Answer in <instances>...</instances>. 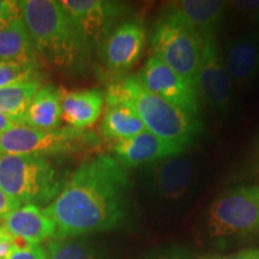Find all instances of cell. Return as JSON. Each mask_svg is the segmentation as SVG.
Returning <instances> with one entry per match:
<instances>
[{
  "label": "cell",
  "instance_id": "cell-1",
  "mask_svg": "<svg viewBox=\"0 0 259 259\" xmlns=\"http://www.w3.org/2000/svg\"><path fill=\"white\" fill-rule=\"evenodd\" d=\"M131 180L112 155L85 158L45 208L57 226L54 239L74 238L119 227L127 215Z\"/></svg>",
  "mask_w": 259,
  "mask_h": 259
},
{
  "label": "cell",
  "instance_id": "cell-2",
  "mask_svg": "<svg viewBox=\"0 0 259 259\" xmlns=\"http://www.w3.org/2000/svg\"><path fill=\"white\" fill-rule=\"evenodd\" d=\"M18 4L37 54L57 69H82L92 47L60 2L21 0Z\"/></svg>",
  "mask_w": 259,
  "mask_h": 259
},
{
  "label": "cell",
  "instance_id": "cell-3",
  "mask_svg": "<svg viewBox=\"0 0 259 259\" xmlns=\"http://www.w3.org/2000/svg\"><path fill=\"white\" fill-rule=\"evenodd\" d=\"M105 97L127 103L149 132L183 147L192 143L202 130L197 116L149 92L137 76H126L111 83Z\"/></svg>",
  "mask_w": 259,
  "mask_h": 259
},
{
  "label": "cell",
  "instance_id": "cell-4",
  "mask_svg": "<svg viewBox=\"0 0 259 259\" xmlns=\"http://www.w3.org/2000/svg\"><path fill=\"white\" fill-rule=\"evenodd\" d=\"M67 179L48 157L0 155V187L19 205H48Z\"/></svg>",
  "mask_w": 259,
  "mask_h": 259
},
{
  "label": "cell",
  "instance_id": "cell-5",
  "mask_svg": "<svg viewBox=\"0 0 259 259\" xmlns=\"http://www.w3.org/2000/svg\"><path fill=\"white\" fill-rule=\"evenodd\" d=\"M150 47L158 60L194 87L202 56L203 37L181 16L168 8L155 23Z\"/></svg>",
  "mask_w": 259,
  "mask_h": 259
},
{
  "label": "cell",
  "instance_id": "cell-6",
  "mask_svg": "<svg viewBox=\"0 0 259 259\" xmlns=\"http://www.w3.org/2000/svg\"><path fill=\"white\" fill-rule=\"evenodd\" d=\"M206 233L213 240L259 236V185L220 194L206 213Z\"/></svg>",
  "mask_w": 259,
  "mask_h": 259
},
{
  "label": "cell",
  "instance_id": "cell-7",
  "mask_svg": "<svg viewBox=\"0 0 259 259\" xmlns=\"http://www.w3.org/2000/svg\"><path fill=\"white\" fill-rule=\"evenodd\" d=\"M97 143L92 132L72 127L38 130L16 125L0 136V155L54 156L79 151Z\"/></svg>",
  "mask_w": 259,
  "mask_h": 259
},
{
  "label": "cell",
  "instance_id": "cell-8",
  "mask_svg": "<svg viewBox=\"0 0 259 259\" xmlns=\"http://www.w3.org/2000/svg\"><path fill=\"white\" fill-rule=\"evenodd\" d=\"M194 89L206 106L225 116L234 103V87L227 72L216 36L203 38L202 56L197 70Z\"/></svg>",
  "mask_w": 259,
  "mask_h": 259
},
{
  "label": "cell",
  "instance_id": "cell-9",
  "mask_svg": "<svg viewBox=\"0 0 259 259\" xmlns=\"http://www.w3.org/2000/svg\"><path fill=\"white\" fill-rule=\"evenodd\" d=\"M147 31L139 19L132 18L115 25L100 44V57L109 72L119 76L137 64L143 54Z\"/></svg>",
  "mask_w": 259,
  "mask_h": 259
},
{
  "label": "cell",
  "instance_id": "cell-10",
  "mask_svg": "<svg viewBox=\"0 0 259 259\" xmlns=\"http://www.w3.org/2000/svg\"><path fill=\"white\" fill-rule=\"evenodd\" d=\"M137 77L149 92L183 111L198 116L199 97L194 87L156 57L148 58Z\"/></svg>",
  "mask_w": 259,
  "mask_h": 259
},
{
  "label": "cell",
  "instance_id": "cell-11",
  "mask_svg": "<svg viewBox=\"0 0 259 259\" xmlns=\"http://www.w3.org/2000/svg\"><path fill=\"white\" fill-rule=\"evenodd\" d=\"M63 8L79 28L90 47L101 44L115 27L118 19L127 12L124 3L107 0H63Z\"/></svg>",
  "mask_w": 259,
  "mask_h": 259
},
{
  "label": "cell",
  "instance_id": "cell-12",
  "mask_svg": "<svg viewBox=\"0 0 259 259\" xmlns=\"http://www.w3.org/2000/svg\"><path fill=\"white\" fill-rule=\"evenodd\" d=\"M186 147L162 139L148 130L132 137L113 141L112 156L122 167L137 168L149 166L164 158L184 153Z\"/></svg>",
  "mask_w": 259,
  "mask_h": 259
},
{
  "label": "cell",
  "instance_id": "cell-13",
  "mask_svg": "<svg viewBox=\"0 0 259 259\" xmlns=\"http://www.w3.org/2000/svg\"><path fill=\"white\" fill-rule=\"evenodd\" d=\"M180 155L148 166L150 187L157 197L169 202L183 199L192 189L196 177L194 162Z\"/></svg>",
  "mask_w": 259,
  "mask_h": 259
},
{
  "label": "cell",
  "instance_id": "cell-14",
  "mask_svg": "<svg viewBox=\"0 0 259 259\" xmlns=\"http://www.w3.org/2000/svg\"><path fill=\"white\" fill-rule=\"evenodd\" d=\"M222 58L233 87L250 88L259 79V29L229 40Z\"/></svg>",
  "mask_w": 259,
  "mask_h": 259
},
{
  "label": "cell",
  "instance_id": "cell-15",
  "mask_svg": "<svg viewBox=\"0 0 259 259\" xmlns=\"http://www.w3.org/2000/svg\"><path fill=\"white\" fill-rule=\"evenodd\" d=\"M59 93L61 121L76 130H87L96 124L105 106L102 90L93 88L73 92L59 90Z\"/></svg>",
  "mask_w": 259,
  "mask_h": 259
},
{
  "label": "cell",
  "instance_id": "cell-16",
  "mask_svg": "<svg viewBox=\"0 0 259 259\" xmlns=\"http://www.w3.org/2000/svg\"><path fill=\"white\" fill-rule=\"evenodd\" d=\"M4 226L15 236L30 245L54 239L57 226L45 208L35 204H24L5 219Z\"/></svg>",
  "mask_w": 259,
  "mask_h": 259
},
{
  "label": "cell",
  "instance_id": "cell-17",
  "mask_svg": "<svg viewBox=\"0 0 259 259\" xmlns=\"http://www.w3.org/2000/svg\"><path fill=\"white\" fill-rule=\"evenodd\" d=\"M227 3L218 0H180L169 5L203 38L216 36Z\"/></svg>",
  "mask_w": 259,
  "mask_h": 259
},
{
  "label": "cell",
  "instance_id": "cell-18",
  "mask_svg": "<svg viewBox=\"0 0 259 259\" xmlns=\"http://www.w3.org/2000/svg\"><path fill=\"white\" fill-rule=\"evenodd\" d=\"M0 61L38 66V54L22 16L0 25Z\"/></svg>",
  "mask_w": 259,
  "mask_h": 259
},
{
  "label": "cell",
  "instance_id": "cell-19",
  "mask_svg": "<svg viewBox=\"0 0 259 259\" xmlns=\"http://www.w3.org/2000/svg\"><path fill=\"white\" fill-rule=\"evenodd\" d=\"M105 102L106 108L100 126L103 138L118 141L132 137L147 130L137 113L127 103L106 97Z\"/></svg>",
  "mask_w": 259,
  "mask_h": 259
},
{
  "label": "cell",
  "instance_id": "cell-20",
  "mask_svg": "<svg viewBox=\"0 0 259 259\" xmlns=\"http://www.w3.org/2000/svg\"><path fill=\"white\" fill-rule=\"evenodd\" d=\"M61 124L60 93L51 84L35 94L23 119V125L38 130H56Z\"/></svg>",
  "mask_w": 259,
  "mask_h": 259
},
{
  "label": "cell",
  "instance_id": "cell-21",
  "mask_svg": "<svg viewBox=\"0 0 259 259\" xmlns=\"http://www.w3.org/2000/svg\"><path fill=\"white\" fill-rule=\"evenodd\" d=\"M41 87L42 80L38 78L0 89V112L16 125H23L29 105Z\"/></svg>",
  "mask_w": 259,
  "mask_h": 259
},
{
  "label": "cell",
  "instance_id": "cell-22",
  "mask_svg": "<svg viewBox=\"0 0 259 259\" xmlns=\"http://www.w3.org/2000/svg\"><path fill=\"white\" fill-rule=\"evenodd\" d=\"M47 259H102L99 251L78 236L52 239L45 247Z\"/></svg>",
  "mask_w": 259,
  "mask_h": 259
},
{
  "label": "cell",
  "instance_id": "cell-23",
  "mask_svg": "<svg viewBox=\"0 0 259 259\" xmlns=\"http://www.w3.org/2000/svg\"><path fill=\"white\" fill-rule=\"evenodd\" d=\"M41 78L38 66L0 61V89Z\"/></svg>",
  "mask_w": 259,
  "mask_h": 259
},
{
  "label": "cell",
  "instance_id": "cell-24",
  "mask_svg": "<svg viewBox=\"0 0 259 259\" xmlns=\"http://www.w3.org/2000/svg\"><path fill=\"white\" fill-rule=\"evenodd\" d=\"M25 245L30 244L15 236L4 225L0 226V259H8L16 248L23 247Z\"/></svg>",
  "mask_w": 259,
  "mask_h": 259
},
{
  "label": "cell",
  "instance_id": "cell-25",
  "mask_svg": "<svg viewBox=\"0 0 259 259\" xmlns=\"http://www.w3.org/2000/svg\"><path fill=\"white\" fill-rule=\"evenodd\" d=\"M8 259H47V253L41 245H25L16 248Z\"/></svg>",
  "mask_w": 259,
  "mask_h": 259
},
{
  "label": "cell",
  "instance_id": "cell-26",
  "mask_svg": "<svg viewBox=\"0 0 259 259\" xmlns=\"http://www.w3.org/2000/svg\"><path fill=\"white\" fill-rule=\"evenodd\" d=\"M21 16V8H19L18 2L0 0V25Z\"/></svg>",
  "mask_w": 259,
  "mask_h": 259
},
{
  "label": "cell",
  "instance_id": "cell-27",
  "mask_svg": "<svg viewBox=\"0 0 259 259\" xmlns=\"http://www.w3.org/2000/svg\"><path fill=\"white\" fill-rule=\"evenodd\" d=\"M19 204L9 197L0 187V221H5L11 212H14L16 209L19 208Z\"/></svg>",
  "mask_w": 259,
  "mask_h": 259
},
{
  "label": "cell",
  "instance_id": "cell-28",
  "mask_svg": "<svg viewBox=\"0 0 259 259\" xmlns=\"http://www.w3.org/2000/svg\"><path fill=\"white\" fill-rule=\"evenodd\" d=\"M233 6L239 10L242 15L252 18H259V0L252 2H233Z\"/></svg>",
  "mask_w": 259,
  "mask_h": 259
},
{
  "label": "cell",
  "instance_id": "cell-29",
  "mask_svg": "<svg viewBox=\"0 0 259 259\" xmlns=\"http://www.w3.org/2000/svg\"><path fill=\"white\" fill-rule=\"evenodd\" d=\"M209 259H259V248H245L235 253L226 255H216Z\"/></svg>",
  "mask_w": 259,
  "mask_h": 259
},
{
  "label": "cell",
  "instance_id": "cell-30",
  "mask_svg": "<svg viewBox=\"0 0 259 259\" xmlns=\"http://www.w3.org/2000/svg\"><path fill=\"white\" fill-rule=\"evenodd\" d=\"M151 259H194L193 255H191L190 253H187L185 251L181 250H169L166 251L164 253L158 254L156 257L151 258Z\"/></svg>",
  "mask_w": 259,
  "mask_h": 259
},
{
  "label": "cell",
  "instance_id": "cell-31",
  "mask_svg": "<svg viewBox=\"0 0 259 259\" xmlns=\"http://www.w3.org/2000/svg\"><path fill=\"white\" fill-rule=\"evenodd\" d=\"M14 126H16L15 122L12 121L9 116H6L5 114H3V113L0 112V136L5 134L8 130L12 128Z\"/></svg>",
  "mask_w": 259,
  "mask_h": 259
},
{
  "label": "cell",
  "instance_id": "cell-32",
  "mask_svg": "<svg viewBox=\"0 0 259 259\" xmlns=\"http://www.w3.org/2000/svg\"><path fill=\"white\" fill-rule=\"evenodd\" d=\"M257 149H258V151H259V135H258V137H257Z\"/></svg>",
  "mask_w": 259,
  "mask_h": 259
}]
</instances>
